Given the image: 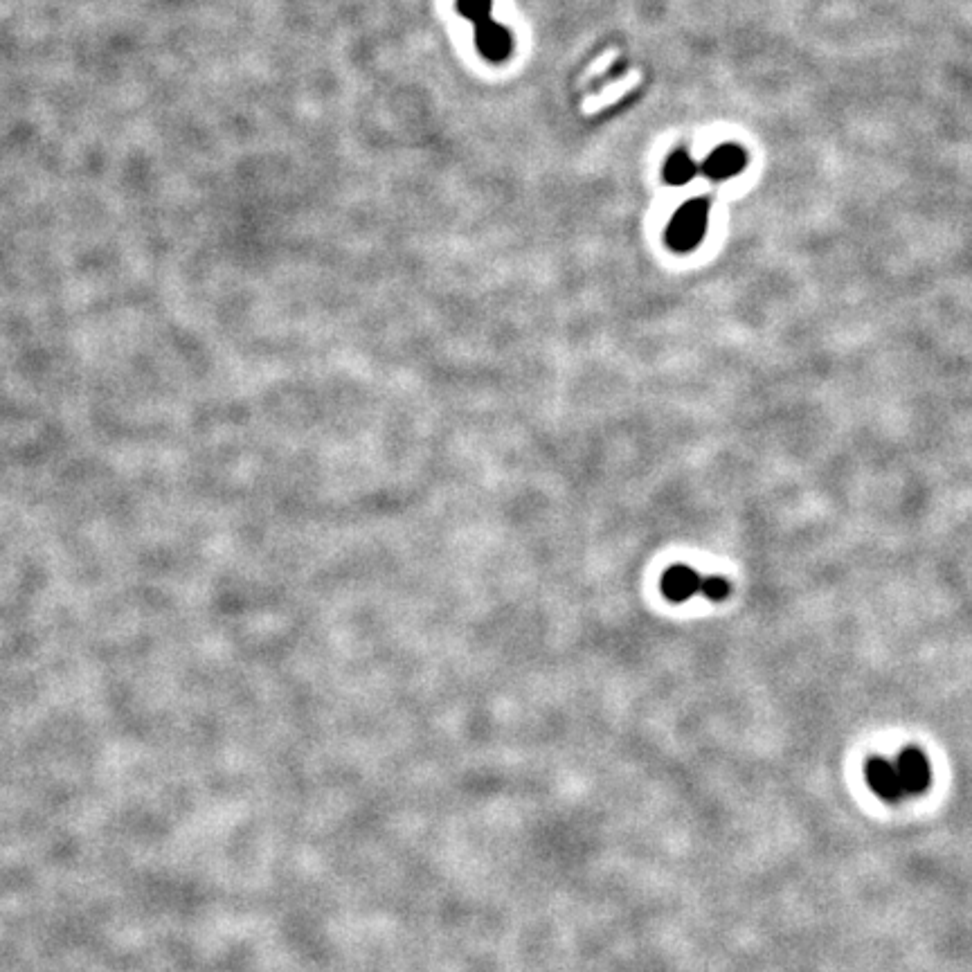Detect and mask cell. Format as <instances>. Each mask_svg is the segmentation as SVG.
Returning <instances> with one entry per match:
<instances>
[{
  "instance_id": "6da1fadb",
  "label": "cell",
  "mask_w": 972,
  "mask_h": 972,
  "mask_svg": "<svg viewBox=\"0 0 972 972\" xmlns=\"http://www.w3.org/2000/svg\"><path fill=\"white\" fill-rule=\"evenodd\" d=\"M867 781L871 790L887 801L914 797L930 783V763L921 750H905L894 759L876 756L867 763Z\"/></svg>"
},
{
  "instance_id": "7a4b0ae2",
  "label": "cell",
  "mask_w": 972,
  "mask_h": 972,
  "mask_svg": "<svg viewBox=\"0 0 972 972\" xmlns=\"http://www.w3.org/2000/svg\"><path fill=\"white\" fill-rule=\"evenodd\" d=\"M709 223V198L698 196L684 203L678 212L673 214L669 228L664 232V239L669 248L675 252H689L705 239Z\"/></svg>"
},
{
  "instance_id": "3957f363",
  "label": "cell",
  "mask_w": 972,
  "mask_h": 972,
  "mask_svg": "<svg viewBox=\"0 0 972 972\" xmlns=\"http://www.w3.org/2000/svg\"><path fill=\"white\" fill-rule=\"evenodd\" d=\"M475 45L486 61L502 63L511 57L513 36L507 27L495 23L491 16H484L475 23Z\"/></svg>"
},
{
  "instance_id": "277c9868",
  "label": "cell",
  "mask_w": 972,
  "mask_h": 972,
  "mask_svg": "<svg viewBox=\"0 0 972 972\" xmlns=\"http://www.w3.org/2000/svg\"><path fill=\"white\" fill-rule=\"evenodd\" d=\"M747 165V153L738 147V144H723L709 153V158L702 162V174L707 178L716 180H727L736 174H741Z\"/></svg>"
},
{
  "instance_id": "5b68a950",
  "label": "cell",
  "mask_w": 972,
  "mask_h": 972,
  "mask_svg": "<svg viewBox=\"0 0 972 972\" xmlns=\"http://www.w3.org/2000/svg\"><path fill=\"white\" fill-rule=\"evenodd\" d=\"M700 581H702V576L693 572L691 567L675 565L664 574L662 592L675 603L687 601L689 597H693V594L700 592Z\"/></svg>"
},
{
  "instance_id": "8992f818",
  "label": "cell",
  "mask_w": 972,
  "mask_h": 972,
  "mask_svg": "<svg viewBox=\"0 0 972 972\" xmlns=\"http://www.w3.org/2000/svg\"><path fill=\"white\" fill-rule=\"evenodd\" d=\"M696 174L698 167L687 151H673L662 167V178L669 185H687Z\"/></svg>"
},
{
  "instance_id": "52a82bcc",
  "label": "cell",
  "mask_w": 972,
  "mask_h": 972,
  "mask_svg": "<svg viewBox=\"0 0 972 972\" xmlns=\"http://www.w3.org/2000/svg\"><path fill=\"white\" fill-rule=\"evenodd\" d=\"M493 0H457V12L471 23H477L484 16H491Z\"/></svg>"
},
{
  "instance_id": "ba28073f",
  "label": "cell",
  "mask_w": 972,
  "mask_h": 972,
  "mask_svg": "<svg viewBox=\"0 0 972 972\" xmlns=\"http://www.w3.org/2000/svg\"><path fill=\"white\" fill-rule=\"evenodd\" d=\"M700 592L711 601H723L729 594V583L723 576H707V579L700 581Z\"/></svg>"
}]
</instances>
